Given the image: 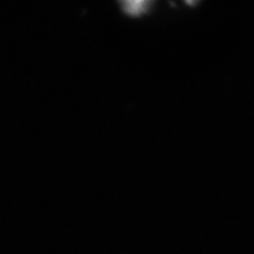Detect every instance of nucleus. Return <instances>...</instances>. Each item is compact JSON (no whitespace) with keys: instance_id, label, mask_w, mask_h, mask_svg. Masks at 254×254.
Here are the masks:
<instances>
[{"instance_id":"nucleus-1","label":"nucleus","mask_w":254,"mask_h":254,"mask_svg":"<svg viewBox=\"0 0 254 254\" xmlns=\"http://www.w3.org/2000/svg\"><path fill=\"white\" fill-rule=\"evenodd\" d=\"M119 1L127 14L139 17L151 8L154 0H119Z\"/></svg>"},{"instance_id":"nucleus-2","label":"nucleus","mask_w":254,"mask_h":254,"mask_svg":"<svg viewBox=\"0 0 254 254\" xmlns=\"http://www.w3.org/2000/svg\"><path fill=\"white\" fill-rule=\"evenodd\" d=\"M187 5H195L199 0H184Z\"/></svg>"}]
</instances>
